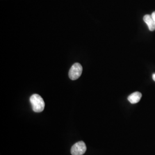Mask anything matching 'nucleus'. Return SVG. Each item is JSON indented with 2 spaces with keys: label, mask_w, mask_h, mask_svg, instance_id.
Here are the masks:
<instances>
[{
  "label": "nucleus",
  "mask_w": 155,
  "mask_h": 155,
  "mask_svg": "<svg viewBox=\"0 0 155 155\" xmlns=\"http://www.w3.org/2000/svg\"><path fill=\"white\" fill-rule=\"evenodd\" d=\"M142 97V94L141 93L136 91L134 92L132 94H130L127 100L128 101L132 104H137L138 103L139 101L141 100Z\"/></svg>",
  "instance_id": "nucleus-5"
},
{
  "label": "nucleus",
  "mask_w": 155,
  "mask_h": 155,
  "mask_svg": "<svg viewBox=\"0 0 155 155\" xmlns=\"http://www.w3.org/2000/svg\"><path fill=\"white\" fill-rule=\"evenodd\" d=\"M144 22H145L150 31H154L155 30V22L151 15H146L144 16Z\"/></svg>",
  "instance_id": "nucleus-4"
},
{
  "label": "nucleus",
  "mask_w": 155,
  "mask_h": 155,
  "mask_svg": "<svg viewBox=\"0 0 155 155\" xmlns=\"http://www.w3.org/2000/svg\"><path fill=\"white\" fill-rule=\"evenodd\" d=\"M152 78H153V81H154L155 82V74H153Z\"/></svg>",
  "instance_id": "nucleus-7"
},
{
  "label": "nucleus",
  "mask_w": 155,
  "mask_h": 155,
  "mask_svg": "<svg viewBox=\"0 0 155 155\" xmlns=\"http://www.w3.org/2000/svg\"><path fill=\"white\" fill-rule=\"evenodd\" d=\"M83 68L81 64L75 63L72 65L68 72L69 77L71 80H76L80 77L82 75Z\"/></svg>",
  "instance_id": "nucleus-2"
},
{
  "label": "nucleus",
  "mask_w": 155,
  "mask_h": 155,
  "mask_svg": "<svg viewBox=\"0 0 155 155\" xmlns=\"http://www.w3.org/2000/svg\"><path fill=\"white\" fill-rule=\"evenodd\" d=\"M86 150V144L82 141H81L73 145L71 149V153L72 155H83Z\"/></svg>",
  "instance_id": "nucleus-3"
},
{
  "label": "nucleus",
  "mask_w": 155,
  "mask_h": 155,
  "mask_svg": "<svg viewBox=\"0 0 155 155\" xmlns=\"http://www.w3.org/2000/svg\"><path fill=\"white\" fill-rule=\"evenodd\" d=\"M152 18H153V20H154V21L155 22V11L153 12V13H152Z\"/></svg>",
  "instance_id": "nucleus-6"
},
{
  "label": "nucleus",
  "mask_w": 155,
  "mask_h": 155,
  "mask_svg": "<svg viewBox=\"0 0 155 155\" xmlns=\"http://www.w3.org/2000/svg\"><path fill=\"white\" fill-rule=\"evenodd\" d=\"M30 102L32 105V109L35 112L40 113L44 110L45 101L39 94H33L30 98Z\"/></svg>",
  "instance_id": "nucleus-1"
}]
</instances>
